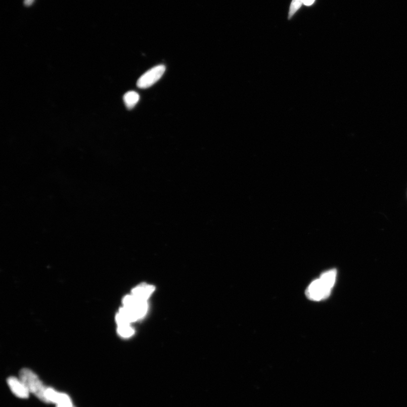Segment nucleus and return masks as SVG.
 I'll return each mask as SVG.
<instances>
[{"label": "nucleus", "mask_w": 407, "mask_h": 407, "mask_svg": "<svg viewBox=\"0 0 407 407\" xmlns=\"http://www.w3.org/2000/svg\"><path fill=\"white\" fill-rule=\"evenodd\" d=\"M304 0H293L291 3L290 6L289 14H288V19H291L294 14L301 6L302 3H304Z\"/></svg>", "instance_id": "9"}, {"label": "nucleus", "mask_w": 407, "mask_h": 407, "mask_svg": "<svg viewBox=\"0 0 407 407\" xmlns=\"http://www.w3.org/2000/svg\"><path fill=\"white\" fill-rule=\"evenodd\" d=\"M19 379L26 385L30 393H32L41 401L46 403H49L46 398V387L39 378L38 375L32 370L24 368L19 372Z\"/></svg>", "instance_id": "2"}, {"label": "nucleus", "mask_w": 407, "mask_h": 407, "mask_svg": "<svg viewBox=\"0 0 407 407\" xmlns=\"http://www.w3.org/2000/svg\"><path fill=\"white\" fill-rule=\"evenodd\" d=\"M10 390L19 398L26 399L29 397L30 391L20 379L10 377L7 380Z\"/></svg>", "instance_id": "4"}, {"label": "nucleus", "mask_w": 407, "mask_h": 407, "mask_svg": "<svg viewBox=\"0 0 407 407\" xmlns=\"http://www.w3.org/2000/svg\"><path fill=\"white\" fill-rule=\"evenodd\" d=\"M337 275V271L335 269L323 272L319 278L314 280L307 288V297L315 302L327 299L334 286Z\"/></svg>", "instance_id": "1"}, {"label": "nucleus", "mask_w": 407, "mask_h": 407, "mask_svg": "<svg viewBox=\"0 0 407 407\" xmlns=\"http://www.w3.org/2000/svg\"><path fill=\"white\" fill-rule=\"evenodd\" d=\"M56 407H75L73 404L69 405H57Z\"/></svg>", "instance_id": "11"}, {"label": "nucleus", "mask_w": 407, "mask_h": 407, "mask_svg": "<svg viewBox=\"0 0 407 407\" xmlns=\"http://www.w3.org/2000/svg\"><path fill=\"white\" fill-rule=\"evenodd\" d=\"M139 98V94L135 91H129L126 93L124 96L125 104L129 109H133L136 105Z\"/></svg>", "instance_id": "7"}, {"label": "nucleus", "mask_w": 407, "mask_h": 407, "mask_svg": "<svg viewBox=\"0 0 407 407\" xmlns=\"http://www.w3.org/2000/svg\"><path fill=\"white\" fill-rule=\"evenodd\" d=\"M117 332L124 338H129L134 334V330L130 325L118 326Z\"/></svg>", "instance_id": "8"}, {"label": "nucleus", "mask_w": 407, "mask_h": 407, "mask_svg": "<svg viewBox=\"0 0 407 407\" xmlns=\"http://www.w3.org/2000/svg\"><path fill=\"white\" fill-rule=\"evenodd\" d=\"M155 288L153 286L141 284L140 285L134 288L132 290V295L136 296L137 298L147 301V300L155 291Z\"/></svg>", "instance_id": "6"}, {"label": "nucleus", "mask_w": 407, "mask_h": 407, "mask_svg": "<svg viewBox=\"0 0 407 407\" xmlns=\"http://www.w3.org/2000/svg\"><path fill=\"white\" fill-rule=\"evenodd\" d=\"M46 396L49 403H55L57 405L73 404L69 395L58 393L49 387H47Z\"/></svg>", "instance_id": "5"}, {"label": "nucleus", "mask_w": 407, "mask_h": 407, "mask_svg": "<svg viewBox=\"0 0 407 407\" xmlns=\"http://www.w3.org/2000/svg\"><path fill=\"white\" fill-rule=\"evenodd\" d=\"M166 68L163 65L154 67L141 76L137 82V86L140 89H147L155 84L163 76Z\"/></svg>", "instance_id": "3"}, {"label": "nucleus", "mask_w": 407, "mask_h": 407, "mask_svg": "<svg viewBox=\"0 0 407 407\" xmlns=\"http://www.w3.org/2000/svg\"><path fill=\"white\" fill-rule=\"evenodd\" d=\"M315 0H304V4L307 6H310L315 2Z\"/></svg>", "instance_id": "10"}]
</instances>
